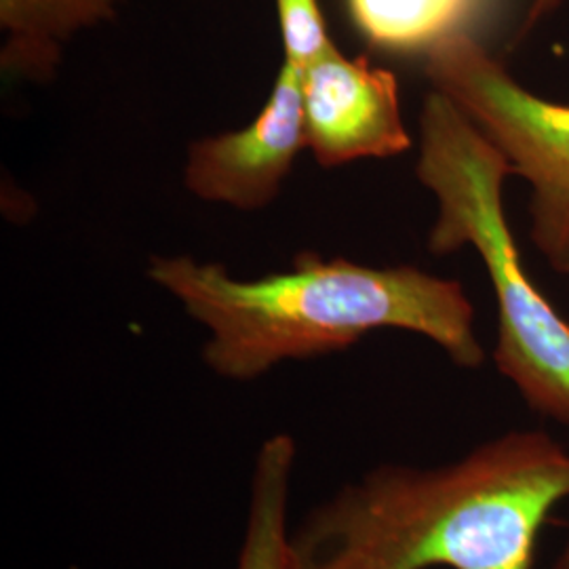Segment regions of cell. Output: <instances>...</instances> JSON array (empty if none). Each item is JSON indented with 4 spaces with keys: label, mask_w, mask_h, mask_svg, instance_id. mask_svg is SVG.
Instances as JSON below:
<instances>
[{
    "label": "cell",
    "mask_w": 569,
    "mask_h": 569,
    "mask_svg": "<svg viewBox=\"0 0 569 569\" xmlns=\"http://www.w3.org/2000/svg\"><path fill=\"white\" fill-rule=\"evenodd\" d=\"M568 498V449L545 430H510L441 467L367 470L293 542L302 569H533Z\"/></svg>",
    "instance_id": "6da1fadb"
},
{
    "label": "cell",
    "mask_w": 569,
    "mask_h": 569,
    "mask_svg": "<svg viewBox=\"0 0 569 569\" xmlns=\"http://www.w3.org/2000/svg\"><path fill=\"white\" fill-rule=\"evenodd\" d=\"M148 274L209 329L204 363L230 380L346 350L376 329L420 333L458 367L486 361L462 284L411 266L369 268L305 253L289 272L241 281L222 264L178 256L154 258Z\"/></svg>",
    "instance_id": "7a4b0ae2"
},
{
    "label": "cell",
    "mask_w": 569,
    "mask_h": 569,
    "mask_svg": "<svg viewBox=\"0 0 569 569\" xmlns=\"http://www.w3.org/2000/svg\"><path fill=\"white\" fill-rule=\"evenodd\" d=\"M416 173L439 201L428 249L449 253L470 244L483 260L498 305V371L533 411L569 427V323L529 279L512 239L502 203V186L515 176L507 157L432 89L420 117Z\"/></svg>",
    "instance_id": "3957f363"
},
{
    "label": "cell",
    "mask_w": 569,
    "mask_h": 569,
    "mask_svg": "<svg viewBox=\"0 0 569 569\" xmlns=\"http://www.w3.org/2000/svg\"><path fill=\"white\" fill-rule=\"evenodd\" d=\"M432 89L456 103L531 186V241L569 274V106L512 79L475 34L435 42L425 63Z\"/></svg>",
    "instance_id": "277c9868"
},
{
    "label": "cell",
    "mask_w": 569,
    "mask_h": 569,
    "mask_svg": "<svg viewBox=\"0 0 569 569\" xmlns=\"http://www.w3.org/2000/svg\"><path fill=\"white\" fill-rule=\"evenodd\" d=\"M305 146L302 72L283 63L256 121L190 143L183 180L203 201L258 211L279 197Z\"/></svg>",
    "instance_id": "5b68a950"
},
{
    "label": "cell",
    "mask_w": 569,
    "mask_h": 569,
    "mask_svg": "<svg viewBox=\"0 0 569 569\" xmlns=\"http://www.w3.org/2000/svg\"><path fill=\"white\" fill-rule=\"evenodd\" d=\"M306 148L321 167L387 159L411 146L397 77L333 47L302 72Z\"/></svg>",
    "instance_id": "8992f818"
},
{
    "label": "cell",
    "mask_w": 569,
    "mask_h": 569,
    "mask_svg": "<svg viewBox=\"0 0 569 569\" xmlns=\"http://www.w3.org/2000/svg\"><path fill=\"white\" fill-rule=\"evenodd\" d=\"M127 0H0L2 72L26 81L56 77L63 47L82 30L112 21Z\"/></svg>",
    "instance_id": "52a82bcc"
},
{
    "label": "cell",
    "mask_w": 569,
    "mask_h": 569,
    "mask_svg": "<svg viewBox=\"0 0 569 569\" xmlns=\"http://www.w3.org/2000/svg\"><path fill=\"white\" fill-rule=\"evenodd\" d=\"M296 456V441L284 432L258 451L237 569H302L287 519Z\"/></svg>",
    "instance_id": "ba28073f"
},
{
    "label": "cell",
    "mask_w": 569,
    "mask_h": 569,
    "mask_svg": "<svg viewBox=\"0 0 569 569\" xmlns=\"http://www.w3.org/2000/svg\"><path fill=\"white\" fill-rule=\"evenodd\" d=\"M348 18L369 44L425 51L453 34H472L488 0H345Z\"/></svg>",
    "instance_id": "9c48e42d"
},
{
    "label": "cell",
    "mask_w": 569,
    "mask_h": 569,
    "mask_svg": "<svg viewBox=\"0 0 569 569\" xmlns=\"http://www.w3.org/2000/svg\"><path fill=\"white\" fill-rule=\"evenodd\" d=\"M287 66L305 72L336 44L327 32L319 0H274Z\"/></svg>",
    "instance_id": "30bf717a"
},
{
    "label": "cell",
    "mask_w": 569,
    "mask_h": 569,
    "mask_svg": "<svg viewBox=\"0 0 569 569\" xmlns=\"http://www.w3.org/2000/svg\"><path fill=\"white\" fill-rule=\"evenodd\" d=\"M563 2H566V0H531L523 30L528 32V30H531L536 23H540L545 18L552 16V13H555Z\"/></svg>",
    "instance_id": "8fae6325"
},
{
    "label": "cell",
    "mask_w": 569,
    "mask_h": 569,
    "mask_svg": "<svg viewBox=\"0 0 569 569\" xmlns=\"http://www.w3.org/2000/svg\"><path fill=\"white\" fill-rule=\"evenodd\" d=\"M552 569H569V538L568 542L563 545V549L559 552V557L555 559V566Z\"/></svg>",
    "instance_id": "7c38bea8"
}]
</instances>
